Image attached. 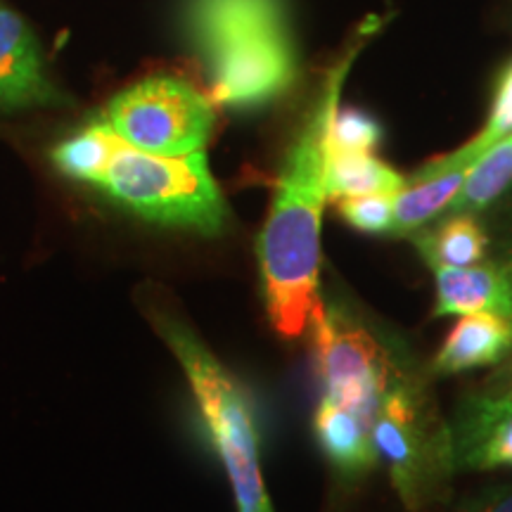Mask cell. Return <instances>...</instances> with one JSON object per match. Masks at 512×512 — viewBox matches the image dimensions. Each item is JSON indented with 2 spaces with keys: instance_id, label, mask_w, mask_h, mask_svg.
I'll return each mask as SVG.
<instances>
[{
  "instance_id": "d6986e66",
  "label": "cell",
  "mask_w": 512,
  "mask_h": 512,
  "mask_svg": "<svg viewBox=\"0 0 512 512\" xmlns=\"http://www.w3.org/2000/svg\"><path fill=\"white\" fill-rule=\"evenodd\" d=\"M444 512H512V482L484 486L451 503Z\"/></svg>"
},
{
  "instance_id": "ac0fdd59",
  "label": "cell",
  "mask_w": 512,
  "mask_h": 512,
  "mask_svg": "<svg viewBox=\"0 0 512 512\" xmlns=\"http://www.w3.org/2000/svg\"><path fill=\"white\" fill-rule=\"evenodd\" d=\"M382 140V126L370 114L347 107L337 110L332 121V152H373Z\"/></svg>"
},
{
  "instance_id": "52a82bcc",
  "label": "cell",
  "mask_w": 512,
  "mask_h": 512,
  "mask_svg": "<svg viewBox=\"0 0 512 512\" xmlns=\"http://www.w3.org/2000/svg\"><path fill=\"white\" fill-rule=\"evenodd\" d=\"M214 119L211 100L176 76H150L126 88L102 117L128 145L166 157L202 152Z\"/></svg>"
},
{
  "instance_id": "3957f363",
  "label": "cell",
  "mask_w": 512,
  "mask_h": 512,
  "mask_svg": "<svg viewBox=\"0 0 512 512\" xmlns=\"http://www.w3.org/2000/svg\"><path fill=\"white\" fill-rule=\"evenodd\" d=\"M185 27L221 105H266L297 79L285 0H188Z\"/></svg>"
},
{
  "instance_id": "6da1fadb",
  "label": "cell",
  "mask_w": 512,
  "mask_h": 512,
  "mask_svg": "<svg viewBox=\"0 0 512 512\" xmlns=\"http://www.w3.org/2000/svg\"><path fill=\"white\" fill-rule=\"evenodd\" d=\"M380 24L382 17H368L325 76L287 150L266 226L256 242L268 318L287 339L302 335L318 304L320 223L328 200L332 121L354 60Z\"/></svg>"
},
{
  "instance_id": "7a4b0ae2",
  "label": "cell",
  "mask_w": 512,
  "mask_h": 512,
  "mask_svg": "<svg viewBox=\"0 0 512 512\" xmlns=\"http://www.w3.org/2000/svg\"><path fill=\"white\" fill-rule=\"evenodd\" d=\"M53 164L150 223L200 235H221L228 226V204L204 150L155 155L128 145L100 119L64 138L53 150Z\"/></svg>"
},
{
  "instance_id": "2e32d148",
  "label": "cell",
  "mask_w": 512,
  "mask_h": 512,
  "mask_svg": "<svg viewBox=\"0 0 512 512\" xmlns=\"http://www.w3.org/2000/svg\"><path fill=\"white\" fill-rule=\"evenodd\" d=\"M512 133V64L501 74V79L496 83V95L494 105H491L489 119L477 138H472L470 143L460 147V150L451 152V155L432 159L430 164H425L422 169L415 171L411 178H430L446 174L453 169H467L484 155L489 147H494L498 140L508 138Z\"/></svg>"
},
{
  "instance_id": "5bb4252c",
  "label": "cell",
  "mask_w": 512,
  "mask_h": 512,
  "mask_svg": "<svg viewBox=\"0 0 512 512\" xmlns=\"http://www.w3.org/2000/svg\"><path fill=\"white\" fill-rule=\"evenodd\" d=\"M512 185V133L498 140L467 169V176L441 216L470 214L477 216L491 202H496Z\"/></svg>"
},
{
  "instance_id": "4fadbf2b",
  "label": "cell",
  "mask_w": 512,
  "mask_h": 512,
  "mask_svg": "<svg viewBox=\"0 0 512 512\" xmlns=\"http://www.w3.org/2000/svg\"><path fill=\"white\" fill-rule=\"evenodd\" d=\"M470 169V166H467ZM467 169H453L430 178H408L406 188L396 195L394 221L389 235L408 238L446 211L463 185Z\"/></svg>"
},
{
  "instance_id": "7c38bea8",
  "label": "cell",
  "mask_w": 512,
  "mask_h": 512,
  "mask_svg": "<svg viewBox=\"0 0 512 512\" xmlns=\"http://www.w3.org/2000/svg\"><path fill=\"white\" fill-rule=\"evenodd\" d=\"M418 254L430 268L472 266L484 261L489 235L475 216H444L437 226H425L408 235Z\"/></svg>"
},
{
  "instance_id": "277c9868",
  "label": "cell",
  "mask_w": 512,
  "mask_h": 512,
  "mask_svg": "<svg viewBox=\"0 0 512 512\" xmlns=\"http://www.w3.org/2000/svg\"><path fill=\"white\" fill-rule=\"evenodd\" d=\"M430 375L406 349L389 375L370 425L377 460L387 467L408 512L444 503L458 475L451 422L439 411Z\"/></svg>"
},
{
  "instance_id": "44dd1931",
  "label": "cell",
  "mask_w": 512,
  "mask_h": 512,
  "mask_svg": "<svg viewBox=\"0 0 512 512\" xmlns=\"http://www.w3.org/2000/svg\"><path fill=\"white\" fill-rule=\"evenodd\" d=\"M491 384H512V354L508 361H505V366L501 373H498V377H494V380H489Z\"/></svg>"
},
{
  "instance_id": "9c48e42d",
  "label": "cell",
  "mask_w": 512,
  "mask_h": 512,
  "mask_svg": "<svg viewBox=\"0 0 512 512\" xmlns=\"http://www.w3.org/2000/svg\"><path fill=\"white\" fill-rule=\"evenodd\" d=\"M512 354V316L477 311L460 316L448 332L439 354L434 356L432 375H458L467 370L496 366Z\"/></svg>"
},
{
  "instance_id": "ffe728a7",
  "label": "cell",
  "mask_w": 512,
  "mask_h": 512,
  "mask_svg": "<svg viewBox=\"0 0 512 512\" xmlns=\"http://www.w3.org/2000/svg\"><path fill=\"white\" fill-rule=\"evenodd\" d=\"M479 399H484L489 406L498 408V411L512 413V384H491L486 382V387L475 392Z\"/></svg>"
},
{
  "instance_id": "8fae6325",
  "label": "cell",
  "mask_w": 512,
  "mask_h": 512,
  "mask_svg": "<svg viewBox=\"0 0 512 512\" xmlns=\"http://www.w3.org/2000/svg\"><path fill=\"white\" fill-rule=\"evenodd\" d=\"M313 430L325 458L347 482L366 477L380 463L368 422L337 403L318 401Z\"/></svg>"
},
{
  "instance_id": "ba28073f",
  "label": "cell",
  "mask_w": 512,
  "mask_h": 512,
  "mask_svg": "<svg viewBox=\"0 0 512 512\" xmlns=\"http://www.w3.org/2000/svg\"><path fill=\"white\" fill-rule=\"evenodd\" d=\"M64 105H69V98L50 76L34 29L0 0V112Z\"/></svg>"
},
{
  "instance_id": "7402d4cb",
  "label": "cell",
  "mask_w": 512,
  "mask_h": 512,
  "mask_svg": "<svg viewBox=\"0 0 512 512\" xmlns=\"http://www.w3.org/2000/svg\"><path fill=\"white\" fill-rule=\"evenodd\" d=\"M501 264H503V268H505V273H508V278H510V285H512V242H510L508 252H505V256H503V259H501Z\"/></svg>"
},
{
  "instance_id": "30bf717a",
  "label": "cell",
  "mask_w": 512,
  "mask_h": 512,
  "mask_svg": "<svg viewBox=\"0 0 512 512\" xmlns=\"http://www.w3.org/2000/svg\"><path fill=\"white\" fill-rule=\"evenodd\" d=\"M437 280L434 316H465L491 311L512 316V285L501 261H479L472 266L432 268Z\"/></svg>"
},
{
  "instance_id": "8992f818",
  "label": "cell",
  "mask_w": 512,
  "mask_h": 512,
  "mask_svg": "<svg viewBox=\"0 0 512 512\" xmlns=\"http://www.w3.org/2000/svg\"><path fill=\"white\" fill-rule=\"evenodd\" d=\"M311 325L320 399L373 425L377 401L408 347L339 294L318 297Z\"/></svg>"
},
{
  "instance_id": "9a60e30c",
  "label": "cell",
  "mask_w": 512,
  "mask_h": 512,
  "mask_svg": "<svg viewBox=\"0 0 512 512\" xmlns=\"http://www.w3.org/2000/svg\"><path fill=\"white\" fill-rule=\"evenodd\" d=\"M408 178L394 171L373 152H332L328 169V200L373 195V192H401Z\"/></svg>"
},
{
  "instance_id": "5b68a950",
  "label": "cell",
  "mask_w": 512,
  "mask_h": 512,
  "mask_svg": "<svg viewBox=\"0 0 512 512\" xmlns=\"http://www.w3.org/2000/svg\"><path fill=\"white\" fill-rule=\"evenodd\" d=\"M147 316L188 377L211 444L228 472L238 512H273L261 472L259 430L242 384L176 313L150 304Z\"/></svg>"
},
{
  "instance_id": "e0dca14e",
  "label": "cell",
  "mask_w": 512,
  "mask_h": 512,
  "mask_svg": "<svg viewBox=\"0 0 512 512\" xmlns=\"http://www.w3.org/2000/svg\"><path fill=\"white\" fill-rule=\"evenodd\" d=\"M399 192H373L339 200V214L351 228L370 235H389L394 221V204Z\"/></svg>"
}]
</instances>
